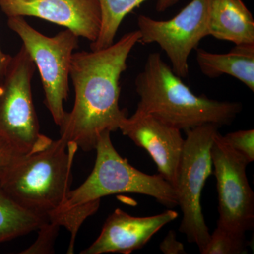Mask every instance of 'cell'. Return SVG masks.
<instances>
[{"mask_svg": "<svg viewBox=\"0 0 254 254\" xmlns=\"http://www.w3.org/2000/svg\"><path fill=\"white\" fill-rule=\"evenodd\" d=\"M135 87L140 97L136 110L181 131L207 124L220 128L231 125L243 108L239 102L195 95L158 53L148 55Z\"/></svg>", "mask_w": 254, "mask_h": 254, "instance_id": "obj_3", "label": "cell"}, {"mask_svg": "<svg viewBox=\"0 0 254 254\" xmlns=\"http://www.w3.org/2000/svg\"><path fill=\"white\" fill-rule=\"evenodd\" d=\"M160 250L165 254H187L185 246L177 240L176 233L174 230L169 231L160 245Z\"/></svg>", "mask_w": 254, "mask_h": 254, "instance_id": "obj_20", "label": "cell"}, {"mask_svg": "<svg viewBox=\"0 0 254 254\" xmlns=\"http://www.w3.org/2000/svg\"><path fill=\"white\" fill-rule=\"evenodd\" d=\"M210 153L218 193L217 225L243 233L251 231L254 227V193L247 175L250 163L219 131Z\"/></svg>", "mask_w": 254, "mask_h": 254, "instance_id": "obj_8", "label": "cell"}, {"mask_svg": "<svg viewBox=\"0 0 254 254\" xmlns=\"http://www.w3.org/2000/svg\"><path fill=\"white\" fill-rule=\"evenodd\" d=\"M47 221L18 205L0 187V244L38 230Z\"/></svg>", "mask_w": 254, "mask_h": 254, "instance_id": "obj_16", "label": "cell"}, {"mask_svg": "<svg viewBox=\"0 0 254 254\" xmlns=\"http://www.w3.org/2000/svg\"><path fill=\"white\" fill-rule=\"evenodd\" d=\"M11 58L12 57L6 54L2 51L1 46H0V87L4 81L5 73L6 72Z\"/></svg>", "mask_w": 254, "mask_h": 254, "instance_id": "obj_22", "label": "cell"}, {"mask_svg": "<svg viewBox=\"0 0 254 254\" xmlns=\"http://www.w3.org/2000/svg\"><path fill=\"white\" fill-rule=\"evenodd\" d=\"M233 149L247 159L249 163L254 161V130H240L222 136Z\"/></svg>", "mask_w": 254, "mask_h": 254, "instance_id": "obj_19", "label": "cell"}, {"mask_svg": "<svg viewBox=\"0 0 254 254\" xmlns=\"http://www.w3.org/2000/svg\"><path fill=\"white\" fill-rule=\"evenodd\" d=\"M209 36L235 45L254 44V20L242 0H211Z\"/></svg>", "mask_w": 254, "mask_h": 254, "instance_id": "obj_13", "label": "cell"}, {"mask_svg": "<svg viewBox=\"0 0 254 254\" xmlns=\"http://www.w3.org/2000/svg\"><path fill=\"white\" fill-rule=\"evenodd\" d=\"M247 247L246 233L217 225L200 254H242L247 252Z\"/></svg>", "mask_w": 254, "mask_h": 254, "instance_id": "obj_17", "label": "cell"}, {"mask_svg": "<svg viewBox=\"0 0 254 254\" xmlns=\"http://www.w3.org/2000/svg\"><path fill=\"white\" fill-rule=\"evenodd\" d=\"M211 0H191L176 16L158 21L140 15L137 18L140 42L157 43L168 56L174 73L180 78L189 75V58L203 38L209 36Z\"/></svg>", "mask_w": 254, "mask_h": 254, "instance_id": "obj_9", "label": "cell"}, {"mask_svg": "<svg viewBox=\"0 0 254 254\" xmlns=\"http://www.w3.org/2000/svg\"><path fill=\"white\" fill-rule=\"evenodd\" d=\"M78 149L60 138L46 149L19 155L5 172L0 187L23 208L49 220L65 203L72 181V165Z\"/></svg>", "mask_w": 254, "mask_h": 254, "instance_id": "obj_4", "label": "cell"}, {"mask_svg": "<svg viewBox=\"0 0 254 254\" xmlns=\"http://www.w3.org/2000/svg\"><path fill=\"white\" fill-rule=\"evenodd\" d=\"M19 155L21 154L15 151L9 145L0 139V181L9 165Z\"/></svg>", "mask_w": 254, "mask_h": 254, "instance_id": "obj_21", "label": "cell"}, {"mask_svg": "<svg viewBox=\"0 0 254 254\" xmlns=\"http://www.w3.org/2000/svg\"><path fill=\"white\" fill-rule=\"evenodd\" d=\"M60 227L54 222L47 221L39 229V234L35 243L26 250L23 254H53L54 253V243L58 235Z\"/></svg>", "mask_w": 254, "mask_h": 254, "instance_id": "obj_18", "label": "cell"}, {"mask_svg": "<svg viewBox=\"0 0 254 254\" xmlns=\"http://www.w3.org/2000/svg\"><path fill=\"white\" fill-rule=\"evenodd\" d=\"M9 17L33 16L64 26L91 43L101 28L98 0H0Z\"/></svg>", "mask_w": 254, "mask_h": 254, "instance_id": "obj_11", "label": "cell"}, {"mask_svg": "<svg viewBox=\"0 0 254 254\" xmlns=\"http://www.w3.org/2000/svg\"><path fill=\"white\" fill-rule=\"evenodd\" d=\"M219 128L207 124L186 131L174 187L183 215L180 231L186 235L189 242L196 245L200 253L204 250L210 235L200 202L205 182L213 173L210 150Z\"/></svg>", "mask_w": 254, "mask_h": 254, "instance_id": "obj_6", "label": "cell"}, {"mask_svg": "<svg viewBox=\"0 0 254 254\" xmlns=\"http://www.w3.org/2000/svg\"><path fill=\"white\" fill-rule=\"evenodd\" d=\"M36 64L24 46L11 58L0 87V139L21 155L46 149L53 140L42 134L32 96Z\"/></svg>", "mask_w": 254, "mask_h": 254, "instance_id": "obj_5", "label": "cell"}, {"mask_svg": "<svg viewBox=\"0 0 254 254\" xmlns=\"http://www.w3.org/2000/svg\"><path fill=\"white\" fill-rule=\"evenodd\" d=\"M178 216L171 209L151 216L135 217L117 208L107 218L96 240L80 254H131L143 248L157 232Z\"/></svg>", "mask_w": 254, "mask_h": 254, "instance_id": "obj_12", "label": "cell"}, {"mask_svg": "<svg viewBox=\"0 0 254 254\" xmlns=\"http://www.w3.org/2000/svg\"><path fill=\"white\" fill-rule=\"evenodd\" d=\"M140 38L136 30L108 48L73 53L69 76L74 88V104L60 126V138L74 142L78 148L88 152L95 150L103 132L118 131L127 116V110L119 105L120 79Z\"/></svg>", "mask_w": 254, "mask_h": 254, "instance_id": "obj_1", "label": "cell"}, {"mask_svg": "<svg viewBox=\"0 0 254 254\" xmlns=\"http://www.w3.org/2000/svg\"><path fill=\"white\" fill-rule=\"evenodd\" d=\"M145 1L146 0H98L101 11V28L96 41L91 43V50H101L112 46L124 18ZM180 1L158 0L156 10L164 12Z\"/></svg>", "mask_w": 254, "mask_h": 254, "instance_id": "obj_15", "label": "cell"}, {"mask_svg": "<svg viewBox=\"0 0 254 254\" xmlns=\"http://www.w3.org/2000/svg\"><path fill=\"white\" fill-rule=\"evenodd\" d=\"M110 133L103 132L98 138L91 175L81 186L70 190L66 203L49 221L76 231L98 211L103 197L119 193L148 195L170 208L178 205L175 188L160 174L150 175L133 168L115 149Z\"/></svg>", "mask_w": 254, "mask_h": 254, "instance_id": "obj_2", "label": "cell"}, {"mask_svg": "<svg viewBox=\"0 0 254 254\" xmlns=\"http://www.w3.org/2000/svg\"><path fill=\"white\" fill-rule=\"evenodd\" d=\"M7 25L22 40L23 46L39 71L45 104L60 127L66 113L64 103L68 98L71 58L78 48L79 37L69 29L53 37L45 36L21 16L8 18Z\"/></svg>", "mask_w": 254, "mask_h": 254, "instance_id": "obj_7", "label": "cell"}, {"mask_svg": "<svg viewBox=\"0 0 254 254\" xmlns=\"http://www.w3.org/2000/svg\"><path fill=\"white\" fill-rule=\"evenodd\" d=\"M119 129L148 152L159 174L175 187L185 141L181 130L138 110L124 118Z\"/></svg>", "mask_w": 254, "mask_h": 254, "instance_id": "obj_10", "label": "cell"}, {"mask_svg": "<svg viewBox=\"0 0 254 254\" xmlns=\"http://www.w3.org/2000/svg\"><path fill=\"white\" fill-rule=\"evenodd\" d=\"M196 61L200 71L207 77L229 75L254 92V44L235 45L223 54L197 48Z\"/></svg>", "mask_w": 254, "mask_h": 254, "instance_id": "obj_14", "label": "cell"}]
</instances>
